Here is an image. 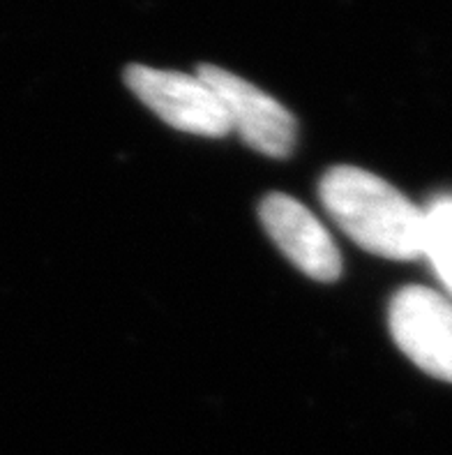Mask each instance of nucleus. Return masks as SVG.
Instances as JSON below:
<instances>
[{"mask_svg": "<svg viewBox=\"0 0 452 455\" xmlns=\"http://www.w3.org/2000/svg\"><path fill=\"white\" fill-rule=\"evenodd\" d=\"M319 196L339 229L367 252L397 261L423 257L424 211L377 173L332 167Z\"/></svg>", "mask_w": 452, "mask_h": 455, "instance_id": "nucleus-1", "label": "nucleus"}, {"mask_svg": "<svg viewBox=\"0 0 452 455\" xmlns=\"http://www.w3.org/2000/svg\"><path fill=\"white\" fill-rule=\"evenodd\" d=\"M125 84L166 125L180 132L199 137H226L231 132L222 102L196 75L137 63L125 69Z\"/></svg>", "mask_w": 452, "mask_h": 455, "instance_id": "nucleus-2", "label": "nucleus"}, {"mask_svg": "<svg viewBox=\"0 0 452 455\" xmlns=\"http://www.w3.org/2000/svg\"><path fill=\"white\" fill-rule=\"evenodd\" d=\"M196 76L206 81L229 116L231 130H238L247 146L270 157H289L296 148V116L242 76L218 65H199Z\"/></svg>", "mask_w": 452, "mask_h": 455, "instance_id": "nucleus-3", "label": "nucleus"}, {"mask_svg": "<svg viewBox=\"0 0 452 455\" xmlns=\"http://www.w3.org/2000/svg\"><path fill=\"white\" fill-rule=\"evenodd\" d=\"M390 333L423 372L452 384V300L430 287L400 289L390 300Z\"/></svg>", "mask_w": 452, "mask_h": 455, "instance_id": "nucleus-4", "label": "nucleus"}, {"mask_svg": "<svg viewBox=\"0 0 452 455\" xmlns=\"http://www.w3.org/2000/svg\"><path fill=\"white\" fill-rule=\"evenodd\" d=\"M258 218L277 248L296 268L319 283H335L342 275L339 250L314 213L293 196L273 192L261 202Z\"/></svg>", "mask_w": 452, "mask_h": 455, "instance_id": "nucleus-5", "label": "nucleus"}, {"mask_svg": "<svg viewBox=\"0 0 452 455\" xmlns=\"http://www.w3.org/2000/svg\"><path fill=\"white\" fill-rule=\"evenodd\" d=\"M423 254L430 259L436 277L446 287L452 300V196L436 199L424 211V248Z\"/></svg>", "mask_w": 452, "mask_h": 455, "instance_id": "nucleus-6", "label": "nucleus"}]
</instances>
